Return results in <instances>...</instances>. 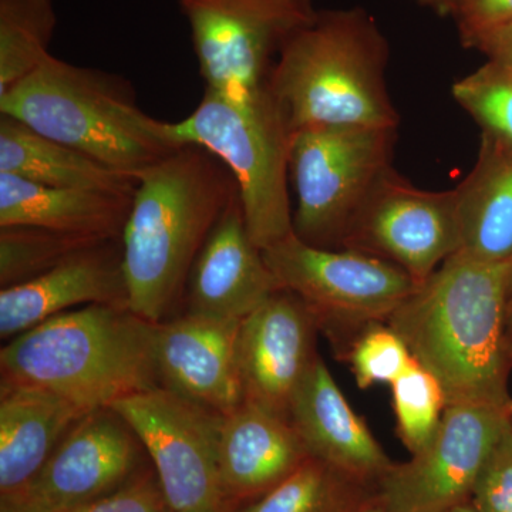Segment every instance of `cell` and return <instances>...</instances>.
I'll return each mask as SVG.
<instances>
[{
    "instance_id": "obj_31",
    "label": "cell",
    "mask_w": 512,
    "mask_h": 512,
    "mask_svg": "<svg viewBox=\"0 0 512 512\" xmlns=\"http://www.w3.org/2000/svg\"><path fill=\"white\" fill-rule=\"evenodd\" d=\"M167 508L156 471H140L114 493L64 512H163Z\"/></svg>"
},
{
    "instance_id": "obj_5",
    "label": "cell",
    "mask_w": 512,
    "mask_h": 512,
    "mask_svg": "<svg viewBox=\"0 0 512 512\" xmlns=\"http://www.w3.org/2000/svg\"><path fill=\"white\" fill-rule=\"evenodd\" d=\"M0 114L128 174L183 147L168 136L167 121L137 106L126 80L53 55L0 96Z\"/></svg>"
},
{
    "instance_id": "obj_11",
    "label": "cell",
    "mask_w": 512,
    "mask_h": 512,
    "mask_svg": "<svg viewBox=\"0 0 512 512\" xmlns=\"http://www.w3.org/2000/svg\"><path fill=\"white\" fill-rule=\"evenodd\" d=\"M508 427V410L447 406L433 440L380 478L373 495L377 507L383 512H446L467 503Z\"/></svg>"
},
{
    "instance_id": "obj_4",
    "label": "cell",
    "mask_w": 512,
    "mask_h": 512,
    "mask_svg": "<svg viewBox=\"0 0 512 512\" xmlns=\"http://www.w3.org/2000/svg\"><path fill=\"white\" fill-rule=\"evenodd\" d=\"M389 43L362 8L319 10L289 37L268 84L293 131L399 127L387 90Z\"/></svg>"
},
{
    "instance_id": "obj_41",
    "label": "cell",
    "mask_w": 512,
    "mask_h": 512,
    "mask_svg": "<svg viewBox=\"0 0 512 512\" xmlns=\"http://www.w3.org/2000/svg\"><path fill=\"white\" fill-rule=\"evenodd\" d=\"M508 419H510V426L512 430V402L510 404V407H508Z\"/></svg>"
},
{
    "instance_id": "obj_23",
    "label": "cell",
    "mask_w": 512,
    "mask_h": 512,
    "mask_svg": "<svg viewBox=\"0 0 512 512\" xmlns=\"http://www.w3.org/2000/svg\"><path fill=\"white\" fill-rule=\"evenodd\" d=\"M0 174L69 190L133 195L138 177L64 146L0 114Z\"/></svg>"
},
{
    "instance_id": "obj_7",
    "label": "cell",
    "mask_w": 512,
    "mask_h": 512,
    "mask_svg": "<svg viewBox=\"0 0 512 512\" xmlns=\"http://www.w3.org/2000/svg\"><path fill=\"white\" fill-rule=\"evenodd\" d=\"M397 128L309 127L292 133L289 180L293 234L316 248L342 249L370 192L390 167Z\"/></svg>"
},
{
    "instance_id": "obj_3",
    "label": "cell",
    "mask_w": 512,
    "mask_h": 512,
    "mask_svg": "<svg viewBox=\"0 0 512 512\" xmlns=\"http://www.w3.org/2000/svg\"><path fill=\"white\" fill-rule=\"evenodd\" d=\"M157 323L128 306L87 305L10 339L0 352L3 382L42 387L93 410L161 386Z\"/></svg>"
},
{
    "instance_id": "obj_39",
    "label": "cell",
    "mask_w": 512,
    "mask_h": 512,
    "mask_svg": "<svg viewBox=\"0 0 512 512\" xmlns=\"http://www.w3.org/2000/svg\"><path fill=\"white\" fill-rule=\"evenodd\" d=\"M0 512H19L15 508L9 507V505L0 503Z\"/></svg>"
},
{
    "instance_id": "obj_29",
    "label": "cell",
    "mask_w": 512,
    "mask_h": 512,
    "mask_svg": "<svg viewBox=\"0 0 512 512\" xmlns=\"http://www.w3.org/2000/svg\"><path fill=\"white\" fill-rule=\"evenodd\" d=\"M359 389L377 383H393L412 363L406 343L386 323H373L356 336L346 349Z\"/></svg>"
},
{
    "instance_id": "obj_14",
    "label": "cell",
    "mask_w": 512,
    "mask_h": 512,
    "mask_svg": "<svg viewBox=\"0 0 512 512\" xmlns=\"http://www.w3.org/2000/svg\"><path fill=\"white\" fill-rule=\"evenodd\" d=\"M319 325L295 293L279 289L239 326L237 359L244 402L289 420L293 396L315 360Z\"/></svg>"
},
{
    "instance_id": "obj_35",
    "label": "cell",
    "mask_w": 512,
    "mask_h": 512,
    "mask_svg": "<svg viewBox=\"0 0 512 512\" xmlns=\"http://www.w3.org/2000/svg\"><path fill=\"white\" fill-rule=\"evenodd\" d=\"M505 332H507L508 353H510L512 362V301L508 302L507 330Z\"/></svg>"
},
{
    "instance_id": "obj_1",
    "label": "cell",
    "mask_w": 512,
    "mask_h": 512,
    "mask_svg": "<svg viewBox=\"0 0 512 512\" xmlns=\"http://www.w3.org/2000/svg\"><path fill=\"white\" fill-rule=\"evenodd\" d=\"M508 264L457 252L389 316L410 355L434 376L447 406L508 410Z\"/></svg>"
},
{
    "instance_id": "obj_12",
    "label": "cell",
    "mask_w": 512,
    "mask_h": 512,
    "mask_svg": "<svg viewBox=\"0 0 512 512\" xmlns=\"http://www.w3.org/2000/svg\"><path fill=\"white\" fill-rule=\"evenodd\" d=\"M460 247L456 190H421L393 167L377 181L343 245L400 266L419 284Z\"/></svg>"
},
{
    "instance_id": "obj_40",
    "label": "cell",
    "mask_w": 512,
    "mask_h": 512,
    "mask_svg": "<svg viewBox=\"0 0 512 512\" xmlns=\"http://www.w3.org/2000/svg\"><path fill=\"white\" fill-rule=\"evenodd\" d=\"M163 512H235L234 510H221V511H175L171 510V508H167V510Z\"/></svg>"
},
{
    "instance_id": "obj_15",
    "label": "cell",
    "mask_w": 512,
    "mask_h": 512,
    "mask_svg": "<svg viewBox=\"0 0 512 512\" xmlns=\"http://www.w3.org/2000/svg\"><path fill=\"white\" fill-rule=\"evenodd\" d=\"M241 322L185 313L157 323L161 386L218 414L244 403L237 342Z\"/></svg>"
},
{
    "instance_id": "obj_18",
    "label": "cell",
    "mask_w": 512,
    "mask_h": 512,
    "mask_svg": "<svg viewBox=\"0 0 512 512\" xmlns=\"http://www.w3.org/2000/svg\"><path fill=\"white\" fill-rule=\"evenodd\" d=\"M281 289L249 237L239 194L222 212L188 275V313L242 322Z\"/></svg>"
},
{
    "instance_id": "obj_37",
    "label": "cell",
    "mask_w": 512,
    "mask_h": 512,
    "mask_svg": "<svg viewBox=\"0 0 512 512\" xmlns=\"http://www.w3.org/2000/svg\"><path fill=\"white\" fill-rule=\"evenodd\" d=\"M508 299L512 301V259L508 262Z\"/></svg>"
},
{
    "instance_id": "obj_38",
    "label": "cell",
    "mask_w": 512,
    "mask_h": 512,
    "mask_svg": "<svg viewBox=\"0 0 512 512\" xmlns=\"http://www.w3.org/2000/svg\"><path fill=\"white\" fill-rule=\"evenodd\" d=\"M360 512H383V511L380 510V508L377 507L375 501H373L372 504L367 505V507L363 508V510Z\"/></svg>"
},
{
    "instance_id": "obj_26",
    "label": "cell",
    "mask_w": 512,
    "mask_h": 512,
    "mask_svg": "<svg viewBox=\"0 0 512 512\" xmlns=\"http://www.w3.org/2000/svg\"><path fill=\"white\" fill-rule=\"evenodd\" d=\"M101 241L107 239L29 225L0 227V288L32 281L69 256Z\"/></svg>"
},
{
    "instance_id": "obj_30",
    "label": "cell",
    "mask_w": 512,
    "mask_h": 512,
    "mask_svg": "<svg viewBox=\"0 0 512 512\" xmlns=\"http://www.w3.org/2000/svg\"><path fill=\"white\" fill-rule=\"evenodd\" d=\"M470 503L477 512H512L511 426L485 461Z\"/></svg>"
},
{
    "instance_id": "obj_28",
    "label": "cell",
    "mask_w": 512,
    "mask_h": 512,
    "mask_svg": "<svg viewBox=\"0 0 512 512\" xmlns=\"http://www.w3.org/2000/svg\"><path fill=\"white\" fill-rule=\"evenodd\" d=\"M451 94L477 121L484 136L512 147L511 67L488 60L476 72L457 80Z\"/></svg>"
},
{
    "instance_id": "obj_34",
    "label": "cell",
    "mask_w": 512,
    "mask_h": 512,
    "mask_svg": "<svg viewBox=\"0 0 512 512\" xmlns=\"http://www.w3.org/2000/svg\"><path fill=\"white\" fill-rule=\"evenodd\" d=\"M424 8L434 10L440 16H454L463 0H414Z\"/></svg>"
},
{
    "instance_id": "obj_32",
    "label": "cell",
    "mask_w": 512,
    "mask_h": 512,
    "mask_svg": "<svg viewBox=\"0 0 512 512\" xmlns=\"http://www.w3.org/2000/svg\"><path fill=\"white\" fill-rule=\"evenodd\" d=\"M453 18L468 47L478 36L512 22V0H463Z\"/></svg>"
},
{
    "instance_id": "obj_24",
    "label": "cell",
    "mask_w": 512,
    "mask_h": 512,
    "mask_svg": "<svg viewBox=\"0 0 512 512\" xmlns=\"http://www.w3.org/2000/svg\"><path fill=\"white\" fill-rule=\"evenodd\" d=\"M373 495L309 457L281 484L235 512H360L375 501Z\"/></svg>"
},
{
    "instance_id": "obj_6",
    "label": "cell",
    "mask_w": 512,
    "mask_h": 512,
    "mask_svg": "<svg viewBox=\"0 0 512 512\" xmlns=\"http://www.w3.org/2000/svg\"><path fill=\"white\" fill-rule=\"evenodd\" d=\"M167 130L177 146L205 148L228 168L256 247L264 251L292 234V128L268 83L242 94L207 89L197 109L183 120L167 121Z\"/></svg>"
},
{
    "instance_id": "obj_20",
    "label": "cell",
    "mask_w": 512,
    "mask_h": 512,
    "mask_svg": "<svg viewBox=\"0 0 512 512\" xmlns=\"http://www.w3.org/2000/svg\"><path fill=\"white\" fill-rule=\"evenodd\" d=\"M90 410L42 387L0 384V498L18 493Z\"/></svg>"
},
{
    "instance_id": "obj_8",
    "label": "cell",
    "mask_w": 512,
    "mask_h": 512,
    "mask_svg": "<svg viewBox=\"0 0 512 512\" xmlns=\"http://www.w3.org/2000/svg\"><path fill=\"white\" fill-rule=\"evenodd\" d=\"M262 254L281 289L308 305L340 355L367 326L386 323L420 285L392 262L353 249L312 247L293 232Z\"/></svg>"
},
{
    "instance_id": "obj_25",
    "label": "cell",
    "mask_w": 512,
    "mask_h": 512,
    "mask_svg": "<svg viewBox=\"0 0 512 512\" xmlns=\"http://www.w3.org/2000/svg\"><path fill=\"white\" fill-rule=\"evenodd\" d=\"M56 26L55 0H0V96L52 55Z\"/></svg>"
},
{
    "instance_id": "obj_2",
    "label": "cell",
    "mask_w": 512,
    "mask_h": 512,
    "mask_svg": "<svg viewBox=\"0 0 512 512\" xmlns=\"http://www.w3.org/2000/svg\"><path fill=\"white\" fill-rule=\"evenodd\" d=\"M137 177L121 234L128 306L160 323L185 291L202 245L239 191L220 158L190 144Z\"/></svg>"
},
{
    "instance_id": "obj_9",
    "label": "cell",
    "mask_w": 512,
    "mask_h": 512,
    "mask_svg": "<svg viewBox=\"0 0 512 512\" xmlns=\"http://www.w3.org/2000/svg\"><path fill=\"white\" fill-rule=\"evenodd\" d=\"M127 421L153 460L168 508L232 510L222 490V414L211 412L163 386L111 404Z\"/></svg>"
},
{
    "instance_id": "obj_10",
    "label": "cell",
    "mask_w": 512,
    "mask_h": 512,
    "mask_svg": "<svg viewBox=\"0 0 512 512\" xmlns=\"http://www.w3.org/2000/svg\"><path fill=\"white\" fill-rule=\"evenodd\" d=\"M207 89L256 92L289 37L318 15L313 0H178Z\"/></svg>"
},
{
    "instance_id": "obj_16",
    "label": "cell",
    "mask_w": 512,
    "mask_h": 512,
    "mask_svg": "<svg viewBox=\"0 0 512 512\" xmlns=\"http://www.w3.org/2000/svg\"><path fill=\"white\" fill-rule=\"evenodd\" d=\"M87 305L128 306L121 238L84 248L32 281L2 289L0 338H16L53 316Z\"/></svg>"
},
{
    "instance_id": "obj_33",
    "label": "cell",
    "mask_w": 512,
    "mask_h": 512,
    "mask_svg": "<svg viewBox=\"0 0 512 512\" xmlns=\"http://www.w3.org/2000/svg\"><path fill=\"white\" fill-rule=\"evenodd\" d=\"M468 47L484 53L491 62L512 69V22L478 36Z\"/></svg>"
},
{
    "instance_id": "obj_17",
    "label": "cell",
    "mask_w": 512,
    "mask_h": 512,
    "mask_svg": "<svg viewBox=\"0 0 512 512\" xmlns=\"http://www.w3.org/2000/svg\"><path fill=\"white\" fill-rule=\"evenodd\" d=\"M289 421L309 456L369 490L394 464L320 356L293 396Z\"/></svg>"
},
{
    "instance_id": "obj_19",
    "label": "cell",
    "mask_w": 512,
    "mask_h": 512,
    "mask_svg": "<svg viewBox=\"0 0 512 512\" xmlns=\"http://www.w3.org/2000/svg\"><path fill=\"white\" fill-rule=\"evenodd\" d=\"M308 450L291 421L242 403L222 416L220 476L228 504L258 500L305 463Z\"/></svg>"
},
{
    "instance_id": "obj_22",
    "label": "cell",
    "mask_w": 512,
    "mask_h": 512,
    "mask_svg": "<svg viewBox=\"0 0 512 512\" xmlns=\"http://www.w3.org/2000/svg\"><path fill=\"white\" fill-rule=\"evenodd\" d=\"M456 190L461 254L488 264L512 259V147L481 138L471 173Z\"/></svg>"
},
{
    "instance_id": "obj_21",
    "label": "cell",
    "mask_w": 512,
    "mask_h": 512,
    "mask_svg": "<svg viewBox=\"0 0 512 512\" xmlns=\"http://www.w3.org/2000/svg\"><path fill=\"white\" fill-rule=\"evenodd\" d=\"M133 195L69 190L0 174V227L29 225L99 239L121 238Z\"/></svg>"
},
{
    "instance_id": "obj_36",
    "label": "cell",
    "mask_w": 512,
    "mask_h": 512,
    "mask_svg": "<svg viewBox=\"0 0 512 512\" xmlns=\"http://www.w3.org/2000/svg\"><path fill=\"white\" fill-rule=\"evenodd\" d=\"M446 512H477L476 508L473 507V504L470 503V501H467V503L458 504L456 507L450 508V510H447Z\"/></svg>"
},
{
    "instance_id": "obj_13",
    "label": "cell",
    "mask_w": 512,
    "mask_h": 512,
    "mask_svg": "<svg viewBox=\"0 0 512 512\" xmlns=\"http://www.w3.org/2000/svg\"><path fill=\"white\" fill-rule=\"evenodd\" d=\"M143 444L111 407L77 421L18 493L0 503L19 512H64L114 493L136 477Z\"/></svg>"
},
{
    "instance_id": "obj_27",
    "label": "cell",
    "mask_w": 512,
    "mask_h": 512,
    "mask_svg": "<svg viewBox=\"0 0 512 512\" xmlns=\"http://www.w3.org/2000/svg\"><path fill=\"white\" fill-rule=\"evenodd\" d=\"M390 387L397 434L414 456L436 436L447 407L446 396L434 376L414 359Z\"/></svg>"
}]
</instances>
